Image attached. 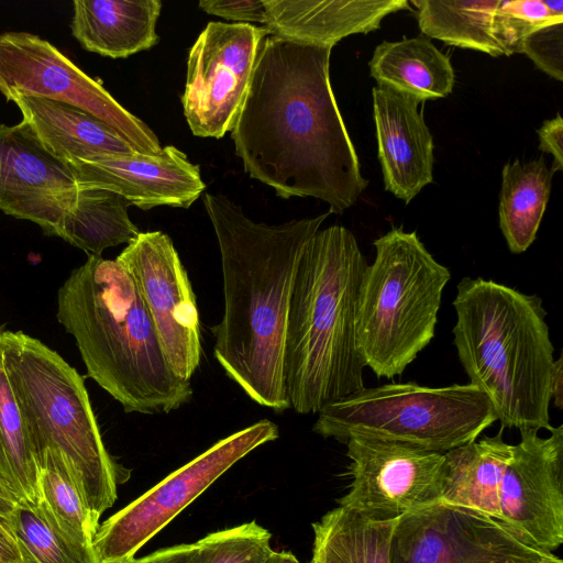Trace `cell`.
I'll list each match as a JSON object with an SVG mask.
<instances>
[{"label": "cell", "mask_w": 563, "mask_h": 563, "mask_svg": "<svg viewBox=\"0 0 563 563\" xmlns=\"http://www.w3.org/2000/svg\"><path fill=\"white\" fill-rule=\"evenodd\" d=\"M331 51L266 36L230 132L251 178L280 198L313 197L342 213L368 180L331 87Z\"/></svg>", "instance_id": "1"}, {"label": "cell", "mask_w": 563, "mask_h": 563, "mask_svg": "<svg viewBox=\"0 0 563 563\" xmlns=\"http://www.w3.org/2000/svg\"><path fill=\"white\" fill-rule=\"evenodd\" d=\"M221 257L224 311L211 328L213 355L227 376L256 404L289 407L284 343L301 255L330 211L282 224L258 223L223 195L206 194Z\"/></svg>", "instance_id": "2"}, {"label": "cell", "mask_w": 563, "mask_h": 563, "mask_svg": "<svg viewBox=\"0 0 563 563\" xmlns=\"http://www.w3.org/2000/svg\"><path fill=\"white\" fill-rule=\"evenodd\" d=\"M58 322L73 335L87 374L125 412L168 413L192 396L168 364L130 274L88 255L57 292Z\"/></svg>", "instance_id": "3"}, {"label": "cell", "mask_w": 563, "mask_h": 563, "mask_svg": "<svg viewBox=\"0 0 563 563\" xmlns=\"http://www.w3.org/2000/svg\"><path fill=\"white\" fill-rule=\"evenodd\" d=\"M368 265L354 234L342 225L319 230L298 264L284 343L289 407L319 413L364 386L356 344V301Z\"/></svg>", "instance_id": "4"}, {"label": "cell", "mask_w": 563, "mask_h": 563, "mask_svg": "<svg viewBox=\"0 0 563 563\" xmlns=\"http://www.w3.org/2000/svg\"><path fill=\"white\" fill-rule=\"evenodd\" d=\"M453 342L470 384L501 428L551 430L554 347L542 299L481 277H464L453 300Z\"/></svg>", "instance_id": "5"}, {"label": "cell", "mask_w": 563, "mask_h": 563, "mask_svg": "<svg viewBox=\"0 0 563 563\" xmlns=\"http://www.w3.org/2000/svg\"><path fill=\"white\" fill-rule=\"evenodd\" d=\"M0 349L36 461L45 453L66 461L99 526L128 471L106 449L82 376L22 331L1 330Z\"/></svg>", "instance_id": "6"}, {"label": "cell", "mask_w": 563, "mask_h": 563, "mask_svg": "<svg viewBox=\"0 0 563 563\" xmlns=\"http://www.w3.org/2000/svg\"><path fill=\"white\" fill-rule=\"evenodd\" d=\"M375 258L362 275L356 344L377 377L394 378L434 338L442 292L451 278L416 231L391 228L373 242Z\"/></svg>", "instance_id": "7"}, {"label": "cell", "mask_w": 563, "mask_h": 563, "mask_svg": "<svg viewBox=\"0 0 563 563\" xmlns=\"http://www.w3.org/2000/svg\"><path fill=\"white\" fill-rule=\"evenodd\" d=\"M496 420L488 397L470 383H393L363 387L328 405L312 431L344 444L352 438H373L445 453L475 441Z\"/></svg>", "instance_id": "8"}, {"label": "cell", "mask_w": 563, "mask_h": 563, "mask_svg": "<svg viewBox=\"0 0 563 563\" xmlns=\"http://www.w3.org/2000/svg\"><path fill=\"white\" fill-rule=\"evenodd\" d=\"M276 423L263 419L221 439L170 473L99 525L93 548L100 563H128L238 461L278 438Z\"/></svg>", "instance_id": "9"}, {"label": "cell", "mask_w": 563, "mask_h": 563, "mask_svg": "<svg viewBox=\"0 0 563 563\" xmlns=\"http://www.w3.org/2000/svg\"><path fill=\"white\" fill-rule=\"evenodd\" d=\"M0 92L8 101L19 96L38 97L79 108L109 125L139 153L155 155L163 148L146 123L38 35L0 34Z\"/></svg>", "instance_id": "10"}, {"label": "cell", "mask_w": 563, "mask_h": 563, "mask_svg": "<svg viewBox=\"0 0 563 563\" xmlns=\"http://www.w3.org/2000/svg\"><path fill=\"white\" fill-rule=\"evenodd\" d=\"M503 521L439 501L398 518L389 563H554Z\"/></svg>", "instance_id": "11"}, {"label": "cell", "mask_w": 563, "mask_h": 563, "mask_svg": "<svg viewBox=\"0 0 563 563\" xmlns=\"http://www.w3.org/2000/svg\"><path fill=\"white\" fill-rule=\"evenodd\" d=\"M352 477L338 505L376 520L441 501L445 454L401 441L352 438L345 442Z\"/></svg>", "instance_id": "12"}, {"label": "cell", "mask_w": 563, "mask_h": 563, "mask_svg": "<svg viewBox=\"0 0 563 563\" xmlns=\"http://www.w3.org/2000/svg\"><path fill=\"white\" fill-rule=\"evenodd\" d=\"M266 27L211 21L189 51L184 114L194 135L222 137L245 98Z\"/></svg>", "instance_id": "13"}, {"label": "cell", "mask_w": 563, "mask_h": 563, "mask_svg": "<svg viewBox=\"0 0 563 563\" xmlns=\"http://www.w3.org/2000/svg\"><path fill=\"white\" fill-rule=\"evenodd\" d=\"M115 261L132 277L173 372L190 382L201 358L200 318L172 239L141 232Z\"/></svg>", "instance_id": "14"}, {"label": "cell", "mask_w": 563, "mask_h": 563, "mask_svg": "<svg viewBox=\"0 0 563 563\" xmlns=\"http://www.w3.org/2000/svg\"><path fill=\"white\" fill-rule=\"evenodd\" d=\"M519 431L500 482L497 519L553 553L563 542V426L547 438L534 429Z\"/></svg>", "instance_id": "15"}, {"label": "cell", "mask_w": 563, "mask_h": 563, "mask_svg": "<svg viewBox=\"0 0 563 563\" xmlns=\"http://www.w3.org/2000/svg\"><path fill=\"white\" fill-rule=\"evenodd\" d=\"M78 190L70 167L24 121L0 124V210L58 236L63 220L76 208Z\"/></svg>", "instance_id": "16"}, {"label": "cell", "mask_w": 563, "mask_h": 563, "mask_svg": "<svg viewBox=\"0 0 563 563\" xmlns=\"http://www.w3.org/2000/svg\"><path fill=\"white\" fill-rule=\"evenodd\" d=\"M68 166L78 185L113 191L142 210L157 206L189 208L206 188L199 166L174 145L155 155L109 154Z\"/></svg>", "instance_id": "17"}, {"label": "cell", "mask_w": 563, "mask_h": 563, "mask_svg": "<svg viewBox=\"0 0 563 563\" xmlns=\"http://www.w3.org/2000/svg\"><path fill=\"white\" fill-rule=\"evenodd\" d=\"M372 97L385 189L409 203L433 181L432 134L416 100L379 86Z\"/></svg>", "instance_id": "18"}, {"label": "cell", "mask_w": 563, "mask_h": 563, "mask_svg": "<svg viewBox=\"0 0 563 563\" xmlns=\"http://www.w3.org/2000/svg\"><path fill=\"white\" fill-rule=\"evenodd\" d=\"M268 34L333 47L353 34L380 27L389 14L408 10L407 0H263Z\"/></svg>", "instance_id": "19"}, {"label": "cell", "mask_w": 563, "mask_h": 563, "mask_svg": "<svg viewBox=\"0 0 563 563\" xmlns=\"http://www.w3.org/2000/svg\"><path fill=\"white\" fill-rule=\"evenodd\" d=\"M12 101L43 146L67 165L136 152L109 125L79 108L38 97L19 96Z\"/></svg>", "instance_id": "20"}, {"label": "cell", "mask_w": 563, "mask_h": 563, "mask_svg": "<svg viewBox=\"0 0 563 563\" xmlns=\"http://www.w3.org/2000/svg\"><path fill=\"white\" fill-rule=\"evenodd\" d=\"M71 33L89 52L125 58L154 46L159 0H76Z\"/></svg>", "instance_id": "21"}, {"label": "cell", "mask_w": 563, "mask_h": 563, "mask_svg": "<svg viewBox=\"0 0 563 563\" xmlns=\"http://www.w3.org/2000/svg\"><path fill=\"white\" fill-rule=\"evenodd\" d=\"M368 67L379 87L419 103L448 97L455 81L450 58L424 36L382 42Z\"/></svg>", "instance_id": "22"}, {"label": "cell", "mask_w": 563, "mask_h": 563, "mask_svg": "<svg viewBox=\"0 0 563 563\" xmlns=\"http://www.w3.org/2000/svg\"><path fill=\"white\" fill-rule=\"evenodd\" d=\"M503 430L494 437H484L444 453L446 475L441 501L472 508L497 519L500 482L512 448L504 441Z\"/></svg>", "instance_id": "23"}, {"label": "cell", "mask_w": 563, "mask_h": 563, "mask_svg": "<svg viewBox=\"0 0 563 563\" xmlns=\"http://www.w3.org/2000/svg\"><path fill=\"white\" fill-rule=\"evenodd\" d=\"M553 172L543 157L508 162L501 172L499 227L514 254L534 242L549 201Z\"/></svg>", "instance_id": "24"}, {"label": "cell", "mask_w": 563, "mask_h": 563, "mask_svg": "<svg viewBox=\"0 0 563 563\" xmlns=\"http://www.w3.org/2000/svg\"><path fill=\"white\" fill-rule=\"evenodd\" d=\"M396 520L367 518L338 505L312 523L309 563H389Z\"/></svg>", "instance_id": "25"}, {"label": "cell", "mask_w": 563, "mask_h": 563, "mask_svg": "<svg viewBox=\"0 0 563 563\" xmlns=\"http://www.w3.org/2000/svg\"><path fill=\"white\" fill-rule=\"evenodd\" d=\"M129 206L113 191L79 185L76 208L63 220L58 236L89 255L129 244L141 233L129 217Z\"/></svg>", "instance_id": "26"}, {"label": "cell", "mask_w": 563, "mask_h": 563, "mask_svg": "<svg viewBox=\"0 0 563 563\" xmlns=\"http://www.w3.org/2000/svg\"><path fill=\"white\" fill-rule=\"evenodd\" d=\"M500 0H412L422 34L489 56L505 55L495 34V13Z\"/></svg>", "instance_id": "27"}, {"label": "cell", "mask_w": 563, "mask_h": 563, "mask_svg": "<svg viewBox=\"0 0 563 563\" xmlns=\"http://www.w3.org/2000/svg\"><path fill=\"white\" fill-rule=\"evenodd\" d=\"M9 527L22 563H100L93 544L65 531L43 498L35 505L18 503Z\"/></svg>", "instance_id": "28"}, {"label": "cell", "mask_w": 563, "mask_h": 563, "mask_svg": "<svg viewBox=\"0 0 563 563\" xmlns=\"http://www.w3.org/2000/svg\"><path fill=\"white\" fill-rule=\"evenodd\" d=\"M0 476L18 503L42 500L40 468L0 349Z\"/></svg>", "instance_id": "29"}, {"label": "cell", "mask_w": 563, "mask_h": 563, "mask_svg": "<svg viewBox=\"0 0 563 563\" xmlns=\"http://www.w3.org/2000/svg\"><path fill=\"white\" fill-rule=\"evenodd\" d=\"M44 503L62 528L80 542L92 544L98 530L84 494L69 465L62 457L45 453L37 460Z\"/></svg>", "instance_id": "30"}, {"label": "cell", "mask_w": 563, "mask_h": 563, "mask_svg": "<svg viewBox=\"0 0 563 563\" xmlns=\"http://www.w3.org/2000/svg\"><path fill=\"white\" fill-rule=\"evenodd\" d=\"M196 547L197 563H263L273 552L271 533L256 521L209 533Z\"/></svg>", "instance_id": "31"}, {"label": "cell", "mask_w": 563, "mask_h": 563, "mask_svg": "<svg viewBox=\"0 0 563 563\" xmlns=\"http://www.w3.org/2000/svg\"><path fill=\"white\" fill-rule=\"evenodd\" d=\"M563 16L552 13L544 0H500L495 13V34L506 56L520 52L526 36Z\"/></svg>", "instance_id": "32"}, {"label": "cell", "mask_w": 563, "mask_h": 563, "mask_svg": "<svg viewBox=\"0 0 563 563\" xmlns=\"http://www.w3.org/2000/svg\"><path fill=\"white\" fill-rule=\"evenodd\" d=\"M526 54L534 66L551 78L563 80V23L542 26L521 43L520 52Z\"/></svg>", "instance_id": "33"}, {"label": "cell", "mask_w": 563, "mask_h": 563, "mask_svg": "<svg viewBox=\"0 0 563 563\" xmlns=\"http://www.w3.org/2000/svg\"><path fill=\"white\" fill-rule=\"evenodd\" d=\"M198 5L206 13L241 23L265 24L266 21L263 0H201Z\"/></svg>", "instance_id": "34"}, {"label": "cell", "mask_w": 563, "mask_h": 563, "mask_svg": "<svg viewBox=\"0 0 563 563\" xmlns=\"http://www.w3.org/2000/svg\"><path fill=\"white\" fill-rule=\"evenodd\" d=\"M539 137V150L553 156V173L563 169V119L558 113L553 119L543 121L537 131Z\"/></svg>", "instance_id": "35"}, {"label": "cell", "mask_w": 563, "mask_h": 563, "mask_svg": "<svg viewBox=\"0 0 563 563\" xmlns=\"http://www.w3.org/2000/svg\"><path fill=\"white\" fill-rule=\"evenodd\" d=\"M128 563H197V547L196 543L172 545Z\"/></svg>", "instance_id": "36"}, {"label": "cell", "mask_w": 563, "mask_h": 563, "mask_svg": "<svg viewBox=\"0 0 563 563\" xmlns=\"http://www.w3.org/2000/svg\"><path fill=\"white\" fill-rule=\"evenodd\" d=\"M0 563H22L20 553L9 527V519L0 516Z\"/></svg>", "instance_id": "37"}, {"label": "cell", "mask_w": 563, "mask_h": 563, "mask_svg": "<svg viewBox=\"0 0 563 563\" xmlns=\"http://www.w3.org/2000/svg\"><path fill=\"white\" fill-rule=\"evenodd\" d=\"M563 363L562 355L554 360L552 377H551V400L558 409H562L563 402Z\"/></svg>", "instance_id": "38"}, {"label": "cell", "mask_w": 563, "mask_h": 563, "mask_svg": "<svg viewBox=\"0 0 563 563\" xmlns=\"http://www.w3.org/2000/svg\"><path fill=\"white\" fill-rule=\"evenodd\" d=\"M16 504V498L0 476V516L9 519Z\"/></svg>", "instance_id": "39"}, {"label": "cell", "mask_w": 563, "mask_h": 563, "mask_svg": "<svg viewBox=\"0 0 563 563\" xmlns=\"http://www.w3.org/2000/svg\"><path fill=\"white\" fill-rule=\"evenodd\" d=\"M263 563H300L297 558L290 552L273 551L271 555Z\"/></svg>", "instance_id": "40"}, {"label": "cell", "mask_w": 563, "mask_h": 563, "mask_svg": "<svg viewBox=\"0 0 563 563\" xmlns=\"http://www.w3.org/2000/svg\"><path fill=\"white\" fill-rule=\"evenodd\" d=\"M554 563H563V561L560 559L559 561L554 562Z\"/></svg>", "instance_id": "41"}, {"label": "cell", "mask_w": 563, "mask_h": 563, "mask_svg": "<svg viewBox=\"0 0 563 563\" xmlns=\"http://www.w3.org/2000/svg\"><path fill=\"white\" fill-rule=\"evenodd\" d=\"M1 331V330H0Z\"/></svg>", "instance_id": "42"}]
</instances>
